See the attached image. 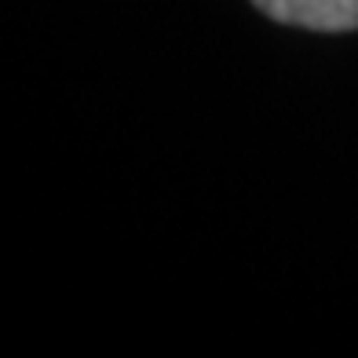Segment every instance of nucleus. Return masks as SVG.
<instances>
[{
    "instance_id": "nucleus-1",
    "label": "nucleus",
    "mask_w": 358,
    "mask_h": 358,
    "mask_svg": "<svg viewBox=\"0 0 358 358\" xmlns=\"http://www.w3.org/2000/svg\"><path fill=\"white\" fill-rule=\"evenodd\" d=\"M252 4L282 26L318 29V34L358 29V0H252Z\"/></svg>"
}]
</instances>
